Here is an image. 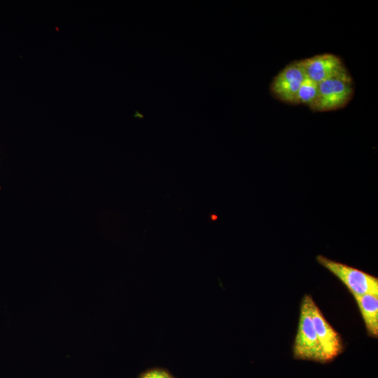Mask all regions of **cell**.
<instances>
[{"label": "cell", "instance_id": "cell-1", "mask_svg": "<svg viewBox=\"0 0 378 378\" xmlns=\"http://www.w3.org/2000/svg\"><path fill=\"white\" fill-rule=\"evenodd\" d=\"M314 300L304 295L300 304L297 333L293 343V354L295 359L326 363L324 354L317 337L312 317Z\"/></svg>", "mask_w": 378, "mask_h": 378}, {"label": "cell", "instance_id": "cell-2", "mask_svg": "<svg viewBox=\"0 0 378 378\" xmlns=\"http://www.w3.org/2000/svg\"><path fill=\"white\" fill-rule=\"evenodd\" d=\"M354 95V82L348 70L318 84L314 111H335L345 107Z\"/></svg>", "mask_w": 378, "mask_h": 378}, {"label": "cell", "instance_id": "cell-3", "mask_svg": "<svg viewBox=\"0 0 378 378\" xmlns=\"http://www.w3.org/2000/svg\"><path fill=\"white\" fill-rule=\"evenodd\" d=\"M316 259L342 281L353 296L378 295V279L374 276L322 255H317Z\"/></svg>", "mask_w": 378, "mask_h": 378}, {"label": "cell", "instance_id": "cell-4", "mask_svg": "<svg viewBox=\"0 0 378 378\" xmlns=\"http://www.w3.org/2000/svg\"><path fill=\"white\" fill-rule=\"evenodd\" d=\"M305 78L300 59L295 60L273 78L270 85V92L282 102L297 104L298 93Z\"/></svg>", "mask_w": 378, "mask_h": 378}, {"label": "cell", "instance_id": "cell-5", "mask_svg": "<svg viewBox=\"0 0 378 378\" xmlns=\"http://www.w3.org/2000/svg\"><path fill=\"white\" fill-rule=\"evenodd\" d=\"M312 317L326 363L332 362L344 351L342 338L326 320L315 302L312 304Z\"/></svg>", "mask_w": 378, "mask_h": 378}, {"label": "cell", "instance_id": "cell-6", "mask_svg": "<svg viewBox=\"0 0 378 378\" xmlns=\"http://www.w3.org/2000/svg\"><path fill=\"white\" fill-rule=\"evenodd\" d=\"M306 77L318 84L345 71L340 57L331 53H323L300 59Z\"/></svg>", "mask_w": 378, "mask_h": 378}, {"label": "cell", "instance_id": "cell-7", "mask_svg": "<svg viewBox=\"0 0 378 378\" xmlns=\"http://www.w3.org/2000/svg\"><path fill=\"white\" fill-rule=\"evenodd\" d=\"M363 317L368 335L378 337V295H363L354 296Z\"/></svg>", "mask_w": 378, "mask_h": 378}, {"label": "cell", "instance_id": "cell-8", "mask_svg": "<svg viewBox=\"0 0 378 378\" xmlns=\"http://www.w3.org/2000/svg\"><path fill=\"white\" fill-rule=\"evenodd\" d=\"M318 94V84L305 78L297 97V104H304L314 111Z\"/></svg>", "mask_w": 378, "mask_h": 378}, {"label": "cell", "instance_id": "cell-9", "mask_svg": "<svg viewBox=\"0 0 378 378\" xmlns=\"http://www.w3.org/2000/svg\"><path fill=\"white\" fill-rule=\"evenodd\" d=\"M139 378H175L168 370L153 368L144 372Z\"/></svg>", "mask_w": 378, "mask_h": 378}]
</instances>
